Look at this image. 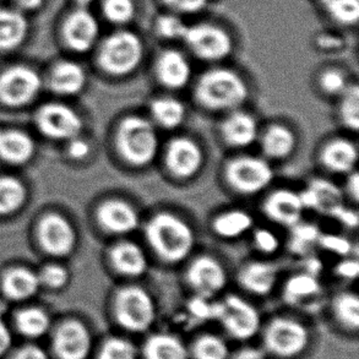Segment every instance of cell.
<instances>
[{
    "mask_svg": "<svg viewBox=\"0 0 359 359\" xmlns=\"http://www.w3.org/2000/svg\"><path fill=\"white\" fill-rule=\"evenodd\" d=\"M113 311L121 326L134 332L147 330L155 321V302L139 286L121 288L114 297Z\"/></svg>",
    "mask_w": 359,
    "mask_h": 359,
    "instance_id": "obj_5",
    "label": "cell"
},
{
    "mask_svg": "<svg viewBox=\"0 0 359 359\" xmlns=\"http://www.w3.org/2000/svg\"><path fill=\"white\" fill-rule=\"evenodd\" d=\"M291 229V250L298 255H304L311 250L313 245L318 244L320 231L314 226L309 224H297Z\"/></svg>",
    "mask_w": 359,
    "mask_h": 359,
    "instance_id": "obj_38",
    "label": "cell"
},
{
    "mask_svg": "<svg viewBox=\"0 0 359 359\" xmlns=\"http://www.w3.org/2000/svg\"><path fill=\"white\" fill-rule=\"evenodd\" d=\"M175 14H198L206 8L209 0H163Z\"/></svg>",
    "mask_w": 359,
    "mask_h": 359,
    "instance_id": "obj_48",
    "label": "cell"
},
{
    "mask_svg": "<svg viewBox=\"0 0 359 359\" xmlns=\"http://www.w3.org/2000/svg\"><path fill=\"white\" fill-rule=\"evenodd\" d=\"M34 140L19 130L0 131V157L6 162L21 165L32 158Z\"/></svg>",
    "mask_w": 359,
    "mask_h": 359,
    "instance_id": "obj_26",
    "label": "cell"
},
{
    "mask_svg": "<svg viewBox=\"0 0 359 359\" xmlns=\"http://www.w3.org/2000/svg\"><path fill=\"white\" fill-rule=\"evenodd\" d=\"M336 318L342 325L351 330H357L359 326V298L355 293L346 292L336 297L334 302Z\"/></svg>",
    "mask_w": 359,
    "mask_h": 359,
    "instance_id": "obj_36",
    "label": "cell"
},
{
    "mask_svg": "<svg viewBox=\"0 0 359 359\" xmlns=\"http://www.w3.org/2000/svg\"><path fill=\"white\" fill-rule=\"evenodd\" d=\"M221 136L224 144L234 149L252 145L259 136L257 121L250 113L236 109L229 112L221 124Z\"/></svg>",
    "mask_w": 359,
    "mask_h": 359,
    "instance_id": "obj_20",
    "label": "cell"
},
{
    "mask_svg": "<svg viewBox=\"0 0 359 359\" xmlns=\"http://www.w3.org/2000/svg\"><path fill=\"white\" fill-rule=\"evenodd\" d=\"M196 359H227L229 358V346L217 336H203L195 345Z\"/></svg>",
    "mask_w": 359,
    "mask_h": 359,
    "instance_id": "obj_41",
    "label": "cell"
},
{
    "mask_svg": "<svg viewBox=\"0 0 359 359\" xmlns=\"http://www.w3.org/2000/svg\"><path fill=\"white\" fill-rule=\"evenodd\" d=\"M340 117L342 123L352 131L359 129V88L350 85L341 95Z\"/></svg>",
    "mask_w": 359,
    "mask_h": 359,
    "instance_id": "obj_39",
    "label": "cell"
},
{
    "mask_svg": "<svg viewBox=\"0 0 359 359\" xmlns=\"http://www.w3.org/2000/svg\"><path fill=\"white\" fill-rule=\"evenodd\" d=\"M156 32L165 39H184L188 25L180 19L178 15L173 14L161 15L156 20Z\"/></svg>",
    "mask_w": 359,
    "mask_h": 359,
    "instance_id": "obj_42",
    "label": "cell"
},
{
    "mask_svg": "<svg viewBox=\"0 0 359 359\" xmlns=\"http://www.w3.org/2000/svg\"><path fill=\"white\" fill-rule=\"evenodd\" d=\"M198 58L206 62H219L233 50V41L224 29L211 24L188 26L183 39Z\"/></svg>",
    "mask_w": 359,
    "mask_h": 359,
    "instance_id": "obj_8",
    "label": "cell"
},
{
    "mask_svg": "<svg viewBox=\"0 0 359 359\" xmlns=\"http://www.w3.org/2000/svg\"><path fill=\"white\" fill-rule=\"evenodd\" d=\"M104 18L114 25H126L135 16L133 0H104L102 5Z\"/></svg>",
    "mask_w": 359,
    "mask_h": 359,
    "instance_id": "obj_40",
    "label": "cell"
},
{
    "mask_svg": "<svg viewBox=\"0 0 359 359\" xmlns=\"http://www.w3.org/2000/svg\"><path fill=\"white\" fill-rule=\"evenodd\" d=\"M42 86V81L32 69L14 67L0 76V97L10 106H24L31 102Z\"/></svg>",
    "mask_w": 359,
    "mask_h": 359,
    "instance_id": "obj_12",
    "label": "cell"
},
{
    "mask_svg": "<svg viewBox=\"0 0 359 359\" xmlns=\"http://www.w3.org/2000/svg\"><path fill=\"white\" fill-rule=\"evenodd\" d=\"M234 359H266V355L257 348H245L238 352Z\"/></svg>",
    "mask_w": 359,
    "mask_h": 359,
    "instance_id": "obj_56",
    "label": "cell"
},
{
    "mask_svg": "<svg viewBox=\"0 0 359 359\" xmlns=\"http://www.w3.org/2000/svg\"><path fill=\"white\" fill-rule=\"evenodd\" d=\"M358 161V149L348 139H335L326 144L320 154L321 165L332 173H351Z\"/></svg>",
    "mask_w": 359,
    "mask_h": 359,
    "instance_id": "obj_24",
    "label": "cell"
},
{
    "mask_svg": "<svg viewBox=\"0 0 359 359\" xmlns=\"http://www.w3.org/2000/svg\"><path fill=\"white\" fill-rule=\"evenodd\" d=\"M193 69L189 60L180 50L168 49L156 62V76L168 90H182L190 83Z\"/></svg>",
    "mask_w": 359,
    "mask_h": 359,
    "instance_id": "obj_19",
    "label": "cell"
},
{
    "mask_svg": "<svg viewBox=\"0 0 359 359\" xmlns=\"http://www.w3.org/2000/svg\"><path fill=\"white\" fill-rule=\"evenodd\" d=\"M346 190H347V193L350 195L351 199L357 203L359 199V177L358 173L355 170L351 172L348 180H347V184H346Z\"/></svg>",
    "mask_w": 359,
    "mask_h": 359,
    "instance_id": "obj_54",
    "label": "cell"
},
{
    "mask_svg": "<svg viewBox=\"0 0 359 359\" xmlns=\"http://www.w3.org/2000/svg\"><path fill=\"white\" fill-rule=\"evenodd\" d=\"M54 346L60 359H85L91 350L90 331L80 321H68L60 326Z\"/></svg>",
    "mask_w": 359,
    "mask_h": 359,
    "instance_id": "obj_18",
    "label": "cell"
},
{
    "mask_svg": "<svg viewBox=\"0 0 359 359\" xmlns=\"http://www.w3.org/2000/svg\"><path fill=\"white\" fill-rule=\"evenodd\" d=\"M39 277L34 272L29 269L19 267L6 273L3 287L6 296L9 298L15 301H22L36 294V292L39 291Z\"/></svg>",
    "mask_w": 359,
    "mask_h": 359,
    "instance_id": "obj_30",
    "label": "cell"
},
{
    "mask_svg": "<svg viewBox=\"0 0 359 359\" xmlns=\"http://www.w3.org/2000/svg\"><path fill=\"white\" fill-rule=\"evenodd\" d=\"M39 237L44 250L55 257L69 255L76 245L73 224L60 215H48L41 221Z\"/></svg>",
    "mask_w": 359,
    "mask_h": 359,
    "instance_id": "obj_14",
    "label": "cell"
},
{
    "mask_svg": "<svg viewBox=\"0 0 359 359\" xmlns=\"http://www.w3.org/2000/svg\"><path fill=\"white\" fill-rule=\"evenodd\" d=\"M39 281L43 282L46 286L50 288H62L67 285L69 280V273L67 269L60 265H49L43 269L39 275Z\"/></svg>",
    "mask_w": 359,
    "mask_h": 359,
    "instance_id": "obj_47",
    "label": "cell"
},
{
    "mask_svg": "<svg viewBox=\"0 0 359 359\" xmlns=\"http://www.w3.org/2000/svg\"><path fill=\"white\" fill-rule=\"evenodd\" d=\"M113 269L121 276L140 277L145 275L149 262L140 245L130 241H121L113 245L109 252Z\"/></svg>",
    "mask_w": 359,
    "mask_h": 359,
    "instance_id": "obj_22",
    "label": "cell"
},
{
    "mask_svg": "<svg viewBox=\"0 0 359 359\" xmlns=\"http://www.w3.org/2000/svg\"><path fill=\"white\" fill-rule=\"evenodd\" d=\"M318 244L325 252H332L337 257H347L353 250L352 243L339 234H320Z\"/></svg>",
    "mask_w": 359,
    "mask_h": 359,
    "instance_id": "obj_45",
    "label": "cell"
},
{
    "mask_svg": "<svg viewBox=\"0 0 359 359\" xmlns=\"http://www.w3.org/2000/svg\"><path fill=\"white\" fill-rule=\"evenodd\" d=\"M150 112L156 124L167 130H173L182 126L187 113L184 104L173 97L156 98L151 102Z\"/></svg>",
    "mask_w": 359,
    "mask_h": 359,
    "instance_id": "obj_33",
    "label": "cell"
},
{
    "mask_svg": "<svg viewBox=\"0 0 359 359\" xmlns=\"http://www.w3.org/2000/svg\"><path fill=\"white\" fill-rule=\"evenodd\" d=\"M18 327L24 335L39 337L46 334L49 329V316L46 311L39 308H29L21 311L18 319Z\"/></svg>",
    "mask_w": 359,
    "mask_h": 359,
    "instance_id": "obj_35",
    "label": "cell"
},
{
    "mask_svg": "<svg viewBox=\"0 0 359 359\" xmlns=\"http://www.w3.org/2000/svg\"><path fill=\"white\" fill-rule=\"evenodd\" d=\"M309 334L306 326L290 318H276L265 331L267 348L281 357H294L306 350Z\"/></svg>",
    "mask_w": 359,
    "mask_h": 359,
    "instance_id": "obj_9",
    "label": "cell"
},
{
    "mask_svg": "<svg viewBox=\"0 0 359 359\" xmlns=\"http://www.w3.org/2000/svg\"><path fill=\"white\" fill-rule=\"evenodd\" d=\"M262 211L272 222L292 229L301 222L304 208L299 193L291 189H278L265 199Z\"/></svg>",
    "mask_w": 359,
    "mask_h": 359,
    "instance_id": "obj_16",
    "label": "cell"
},
{
    "mask_svg": "<svg viewBox=\"0 0 359 359\" xmlns=\"http://www.w3.org/2000/svg\"><path fill=\"white\" fill-rule=\"evenodd\" d=\"M144 58V44L131 31H118L103 41L98 53L100 65L106 73L126 76L140 67Z\"/></svg>",
    "mask_w": 359,
    "mask_h": 359,
    "instance_id": "obj_4",
    "label": "cell"
},
{
    "mask_svg": "<svg viewBox=\"0 0 359 359\" xmlns=\"http://www.w3.org/2000/svg\"><path fill=\"white\" fill-rule=\"evenodd\" d=\"M254 219L252 215L241 209L229 210L215 217L212 231L222 239H237L252 231Z\"/></svg>",
    "mask_w": 359,
    "mask_h": 359,
    "instance_id": "obj_27",
    "label": "cell"
},
{
    "mask_svg": "<svg viewBox=\"0 0 359 359\" xmlns=\"http://www.w3.org/2000/svg\"><path fill=\"white\" fill-rule=\"evenodd\" d=\"M97 221L103 231L116 236H126L140 226V216L126 200L109 199L100 205Z\"/></svg>",
    "mask_w": 359,
    "mask_h": 359,
    "instance_id": "obj_15",
    "label": "cell"
},
{
    "mask_svg": "<svg viewBox=\"0 0 359 359\" xmlns=\"http://www.w3.org/2000/svg\"><path fill=\"white\" fill-rule=\"evenodd\" d=\"M64 37L69 47L85 53L97 43L100 37V24L88 9L80 8L69 16L64 27Z\"/></svg>",
    "mask_w": 359,
    "mask_h": 359,
    "instance_id": "obj_17",
    "label": "cell"
},
{
    "mask_svg": "<svg viewBox=\"0 0 359 359\" xmlns=\"http://www.w3.org/2000/svg\"><path fill=\"white\" fill-rule=\"evenodd\" d=\"M37 126L43 135L54 140H72L83 129V121L74 109L60 104L49 103L39 109Z\"/></svg>",
    "mask_w": 359,
    "mask_h": 359,
    "instance_id": "obj_11",
    "label": "cell"
},
{
    "mask_svg": "<svg viewBox=\"0 0 359 359\" xmlns=\"http://www.w3.org/2000/svg\"><path fill=\"white\" fill-rule=\"evenodd\" d=\"M321 4L337 24L352 26L359 19V0H321Z\"/></svg>",
    "mask_w": 359,
    "mask_h": 359,
    "instance_id": "obj_37",
    "label": "cell"
},
{
    "mask_svg": "<svg viewBox=\"0 0 359 359\" xmlns=\"http://www.w3.org/2000/svg\"><path fill=\"white\" fill-rule=\"evenodd\" d=\"M278 267L267 262H248L241 269L238 281L245 291L257 296H266L276 286Z\"/></svg>",
    "mask_w": 359,
    "mask_h": 359,
    "instance_id": "obj_23",
    "label": "cell"
},
{
    "mask_svg": "<svg viewBox=\"0 0 359 359\" xmlns=\"http://www.w3.org/2000/svg\"><path fill=\"white\" fill-rule=\"evenodd\" d=\"M350 86L346 74L339 69H329L320 76V88L324 93L332 96H341Z\"/></svg>",
    "mask_w": 359,
    "mask_h": 359,
    "instance_id": "obj_44",
    "label": "cell"
},
{
    "mask_svg": "<svg viewBox=\"0 0 359 359\" xmlns=\"http://www.w3.org/2000/svg\"><path fill=\"white\" fill-rule=\"evenodd\" d=\"M296 145L294 133L283 124H272L262 136V154L269 160H285L293 154Z\"/></svg>",
    "mask_w": 359,
    "mask_h": 359,
    "instance_id": "obj_25",
    "label": "cell"
},
{
    "mask_svg": "<svg viewBox=\"0 0 359 359\" xmlns=\"http://www.w3.org/2000/svg\"><path fill=\"white\" fill-rule=\"evenodd\" d=\"M27 20L19 10H0V50L18 48L27 34Z\"/></svg>",
    "mask_w": 359,
    "mask_h": 359,
    "instance_id": "obj_28",
    "label": "cell"
},
{
    "mask_svg": "<svg viewBox=\"0 0 359 359\" xmlns=\"http://www.w3.org/2000/svg\"><path fill=\"white\" fill-rule=\"evenodd\" d=\"M304 210H314L330 216L344 204V194L337 185L326 180H313L306 189L299 193Z\"/></svg>",
    "mask_w": 359,
    "mask_h": 359,
    "instance_id": "obj_21",
    "label": "cell"
},
{
    "mask_svg": "<svg viewBox=\"0 0 359 359\" xmlns=\"http://www.w3.org/2000/svg\"><path fill=\"white\" fill-rule=\"evenodd\" d=\"M330 217L336 219L341 224H344L347 229H355L358 227V214H357V211L348 209L347 206H345V204L341 205L335 211H332Z\"/></svg>",
    "mask_w": 359,
    "mask_h": 359,
    "instance_id": "obj_50",
    "label": "cell"
},
{
    "mask_svg": "<svg viewBox=\"0 0 359 359\" xmlns=\"http://www.w3.org/2000/svg\"><path fill=\"white\" fill-rule=\"evenodd\" d=\"M11 344V335H10L8 326L5 325L4 321L0 319V355L9 350Z\"/></svg>",
    "mask_w": 359,
    "mask_h": 359,
    "instance_id": "obj_55",
    "label": "cell"
},
{
    "mask_svg": "<svg viewBox=\"0 0 359 359\" xmlns=\"http://www.w3.org/2000/svg\"><path fill=\"white\" fill-rule=\"evenodd\" d=\"M146 241L162 262L178 264L189 257L195 244L194 231L180 216L162 211L145 224Z\"/></svg>",
    "mask_w": 359,
    "mask_h": 359,
    "instance_id": "obj_1",
    "label": "cell"
},
{
    "mask_svg": "<svg viewBox=\"0 0 359 359\" xmlns=\"http://www.w3.org/2000/svg\"><path fill=\"white\" fill-rule=\"evenodd\" d=\"M209 299L210 298L198 296L190 302L189 311L191 316L200 320L214 319L215 303H211Z\"/></svg>",
    "mask_w": 359,
    "mask_h": 359,
    "instance_id": "obj_49",
    "label": "cell"
},
{
    "mask_svg": "<svg viewBox=\"0 0 359 359\" xmlns=\"http://www.w3.org/2000/svg\"><path fill=\"white\" fill-rule=\"evenodd\" d=\"M79 5H80V8H83V9H88L90 5L95 3L96 0H75Z\"/></svg>",
    "mask_w": 359,
    "mask_h": 359,
    "instance_id": "obj_58",
    "label": "cell"
},
{
    "mask_svg": "<svg viewBox=\"0 0 359 359\" xmlns=\"http://www.w3.org/2000/svg\"><path fill=\"white\" fill-rule=\"evenodd\" d=\"M165 165L177 180H191L204 165V151L190 137H175L165 146Z\"/></svg>",
    "mask_w": 359,
    "mask_h": 359,
    "instance_id": "obj_10",
    "label": "cell"
},
{
    "mask_svg": "<svg viewBox=\"0 0 359 359\" xmlns=\"http://www.w3.org/2000/svg\"><path fill=\"white\" fill-rule=\"evenodd\" d=\"M335 272L342 280H355L359 275L358 260L355 257H344V260L336 265Z\"/></svg>",
    "mask_w": 359,
    "mask_h": 359,
    "instance_id": "obj_51",
    "label": "cell"
},
{
    "mask_svg": "<svg viewBox=\"0 0 359 359\" xmlns=\"http://www.w3.org/2000/svg\"><path fill=\"white\" fill-rule=\"evenodd\" d=\"M321 291L318 276L309 272H302L292 276L285 285V299L290 304L299 306L311 302Z\"/></svg>",
    "mask_w": 359,
    "mask_h": 359,
    "instance_id": "obj_32",
    "label": "cell"
},
{
    "mask_svg": "<svg viewBox=\"0 0 359 359\" xmlns=\"http://www.w3.org/2000/svg\"><path fill=\"white\" fill-rule=\"evenodd\" d=\"M100 359H136L135 346L121 337H113L103 345Z\"/></svg>",
    "mask_w": 359,
    "mask_h": 359,
    "instance_id": "obj_43",
    "label": "cell"
},
{
    "mask_svg": "<svg viewBox=\"0 0 359 359\" xmlns=\"http://www.w3.org/2000/svg\"><path fill=\"white\" fill-rule=\"evenodd\" d=\"M26 200V188L13 177L0 178V215H9L19 210Z\"/></svg>",
    "mask_w": 359,
    "mask_h": 359,
    "instance_id": "obj_34",
    "label": "cell"
},
{
    "mask_svg": "<svg viewBox=\"0 0 359 359\" xmlns=\"http://www.w3.org/2000/svg\"><path fill=\"white\" fill-rule=\"evenodd\" d=\"M146 359H189L184 344L170 334H156L146 341Z\"/></svg>",
    "mask_w": 359,
    "mask_h": 359,
    "instance_id": "obj_31",
    "label": "cell"
},
{
    "mask_svg": "<svg viewBox=\"0 0 359 359\" xmlns=\"http://www.w3.org/2000/svg\"><path fill=\"white\" fill-rule=\"evenodd\" d=\"M214 319L224 325L229 335L238 340L250 339L260 329V314L257 308L234 294L215 303Z\"/></svg>",
    "mask_w": 359,
    "mask_h": 359,
    "instance_id": "obj_7",
    "label": "cell"
},
{
    "mask_svg": "<svg viewBox=\"0 0 359 359\" xmlns=\"http://www.w3.org/2000/svg\"><path fill=\"white\" fill-rule=\"evenodd\" d=\"M195 100L211 112H232L249 97L245 80L232 69L215 68L200 76L195 85Z\"/></svg>",
    "mask_w": 359,
    "mask_h": 359,
    "instance_id": "obj_2",
    "label": "cell"
},
{
    "mask_svg": "<svg viewBox=\"0 0 359 359\" xmlns=\"http://www.w3.org/2000/svg\"><path fill=\"white\" fill-rule=\"evenodd\" d=\"M227 272L224 265L209 255H201L191 262L187 270V281L196 294L212 298L227 285Z\"/></svg>",
    "mask_w": 359,
    "mask_h": 359,
    "instance_id": "obj_13",
    "label": "cell"
},
{
    "mask_svg": "<svg viewBox=\"0 0 359 359\" xmlns=\"http://www.w3.org/2000/svg\"><path fill=\"white\" fill-rule=\"evenodd\" d=\"M50 85L55 93L64 96H73L80 93L86 85V73L81 65L74 62L59 63L52 73Z\"/></svg>",
    "mask_w": 359,
    "mask_h": 359,
    "instance_id": "obj_29",
    "label": "cell"
},
{
    "mask_svg": "<svg viewBox=\"0 0 359 359\" xmlns=\"http://www.w3.org/2000/svg\"><path fill=\"white\" fill-rule=\"evenodd\" d=\"M116 146L121 158L133 167L152 163L160 149L155 126L140 116L126 117L118 126Z\"/></svg>",
    "mask_w": 359,
    "mask_h": 359,
    "instance_id": "obj_3",
    "label": "cell"
},
{
    "mask_svg": "<svg viewBox=\"0 0 359 359\" xmlns=\"http://www.w3.org/2000/svg\"><path fill=\"white\" fill-rule=\"evenodd\" d=\"M224 178L236 193L254 195L271 184L273 170L265 158L239 156L226 165Z\"/></svg>",
    "mask_w": 359,
    "mask_h": 359,
    "instance_id": "obj_6",
    "label": "cell"
},
{
    "mask_svg": "<svg viewBox=\"0 0 359 359\" xmlns=\"http://www.w3.org/2000/svg\"><path fill=\"white\" fill-rule=\"evenodd\" d=\"M14 3L21 10H34L42 5L43 0H14Z\"/></svg>",
    "mask_w": 359,
    "mask_h": 359,
    "instance_id": "obj_57",
    "label": "cell"
},
{
    "mask_svg": "<svg viewBox=\"0 0 359 359\" xmlns=\"http://www.w3.org/2000/svg\"><path fill=\"white\" fill-rule=\"evenodd\" d=\"M69 156L73 160L80 161L85 160L90 152H91V146L88 141L83 139H79L78 136L70 140L68 147Z\"/></svg>",
    "mask_w": 359,
    "mask_h": 359,
    "instance_id": "obj_52",
    "label": "cell"
},
{
    "mask_svg": "<svg viewBox=\"0 0 359 359\" xmlns=\"http://www.w3.org/2000/svg\"><path fill=\"white\" fill-rule=\"evenodd\" d=\"M252 243L257 250L265 255H272L280 249V239L271 229H255L252 233Z\"/></svg>",
    "mask_w": 359,
    "mask_h": 359,
    "instance_id": "obj_46",
    "label": "cell"
},
{
    "mask_svg": "<svg viewBox=\"0 0 359 359\" xmlns=\"http://www.w3.org/2000/svg\"><path fill=\"white\" fill-rule=\"evenodd\" d=\"M13 359H48L43 351L39 350V347H25L20 350Z\"/></svg>",
    "mask_w": 359,
    "mask_h": 359,
    "instance_id": "obj_53",
    "label": "cell"
}]
</instances>
